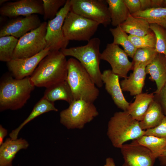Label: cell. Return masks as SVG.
<instances>
[{
	"instance_id": "obj_1",
	"label": "cell",
	"mask_w": 166,
	"mask_h": 166,
	"mask_svg": "<svg viewBox=\"0 0 166 166\" xmlns=\"http://www.w3.org/2000/svg\"><path fill=\"white\" fill-rule=\"evenodd\" d=\"M67 60L59 51L50 52L30 77L35 86L47 88L66 80Z\"/></svg>"
},
{
	"instance_id": "obj_2",
	"label": "cell",
	"mask_w": 166,
	"mask_h": 166,
	"mask_svg": "<svg viewBox=\"0 0 166 166\" xmlns=\"http://www.w3.org/2000/svg\"><path fill=\"white\" fill-rule=\"evenodd\" d=\"M35 87L30 77L17 79L11 74L5 76L0 83V111L22 108L30 98Z\"/></svg>"
},
{
	"instance_id": "obj_3",
	"label": "cell",
	"mask_w": 166,
	"mask_h": 166,
	"mask_svg": "<svg viewBox=\"0 0 166 166\" xmlns=\"http://www.w3.org/2000/svg\"><path fill=\"white\" fill-rule=\"evenodd\" d=\"M66 81L72 91L74 100L83 99L93 102L99 91L89 74L80 62L74 58L67 60Z\"/></svg>"
},
{
	"instance_id": "obj_4",
	"label": "cell",
	"mask_w": 166,
	"mask_h": 166,
	"mask_svg": "<svg viewBox=\"0 0 166 166\" xmlns=\"http://www.w3.org/2000/svg\"><path fill=\"white\" fill-rule=\"evenodd\" d=\"M144 134L139 121L127 111L115 113L108 123L107 134L115 148H120L126 142L137 139Z\"/></svg>"
},
{
	"instance_id": "obj_5",
	"label": "cell",
	"mask_w": 166,
	"mask_h": 166,
	"mask_svg": "<svg viewBox=\"0 0 166 166\" xmlns=\"http://www.w3.org/2000/svg\"><path fill=\"white\" fill-rule=\"evenodd\" d=\"M100 44V39L94 38L84 45L66 48L60 50L65 57L71 56L78 60L89 74L98 88L101 87L103 85L100 68L101 60Z\"/></svg>"
},
{
	"instance_id": "obj_6",
	"label": "cell",
	"mask_w": 166,
	"mask_h": 166,
	"mask_svg": "<svg viewBox=\"0 0 166 166\" xmlns=\"http://www.w3.org/2000/svg\"><path fill=\"white\" fill-rule=\"evenodd\" d=\"M69 104L60 113V123L68 129H82L99 115L93 102L78 99Z\"/></svg>"
},
{
	"instance_id": "obj_7",
	"label": "cell",
	"mask_w": 166,
	"mask_h": 166,
	"mask_svg": "<svg viewBox=\"0 0 166 166\" xmlns=\"http://www.w3.org/2000/svg\"><path fill=\"white\" fill-rule=\"evenodd\" d=\"M100 24L91 20L70 11L63 26L64 35L69 41H89Z\"/></svg>"
},
{
	"instance_id": "obj_8",
	"label": "cell",
	"mask_w": 166,
	"mask_h": 166,
	"mask_svg": "<svg viewBox=\"0 0 166 166\" xmlns=\"http://www.w3.org/2000/svg\"><path fill=\"white\" fill-rule=\"evenodd\" d=\"M47 25L45 21L42 22L38 27L20 37L14 50L13 59L30 57L46 48Z\"/></svg>"
},
{
	"instance_id": "obj_9",
	"label": "cell",
	"mask_w": 166,
	"mask_h": 166,
	"mask_svg": "<svg viewBox=\"0 0 166 166\" xmlns=\"http://www.w3.org/2000/svg\"><path fill=\"white\" fill-rule=\"evenodd\" d=\"M70 11L106 27L111 23L108 5L104 0H70Z\"/></svg>"
},
{
	"instance_id": "obj_10",
	"label": "cell",
	"mask_w": 166,
	"mask_h": 166,
	"mask_svg": "<svg viewBox=\"0 0 166 166\" xmlns=\"http://www.w3.org/2000/svg\"><path fill=\"white\" fill-rule=\"evenodd\" d=\"M70 1L67 0L56 16L48 20L45 39L46 47H49L50 52L66 48L69 44V41L65 38L62 27L65 17L70 11Z\"/></svg>"
},
{
	"instance_id": "obj_11",
	"label": "cell",
	"mask_w": 166,
	"mask_h": 166,
	"mask_svg": "<svg viewBox=\"0 0 166 166\" xmlns=\"http://www.w3.org/2000/svg\"><path fill=\"white\" fill-rule=\"evenodd\" d=\"M128 55L119 45L113 42L108 43L101 55V59L108 62L110 65L112 71L119 77L124 78L131 70L132 65L128 58Z\"/></svg>"
},
{
	"instance_id": "obj_12",
	"label": "cell",
	"mask_w": 166,
	"mask_h": 166,
	"mask_svg": "<svg viewBox=\"0 0 166 166\" xmlns=\"http://www.w3.org/2000/svg\"><path fill=\"white\" fill-rule=\"evenodd\" d=\"M124 162L122 166H154L156 158L145 147L135 140L120 148Z\"/></svg>"
},
{
	"instance_id": "obj_13",
	"label": "cell",
	"mask_w": 166,
	"mask_h": 166,
	"mask_svg": "<svg viewBox=\"0 0 166 166\" xmlns=\"http://www.w3.org/2000/svg\"><path fill=\"white\" fill-rule=\"evenodd\" d=\"M46 47L40 53L30 57L13 59L7 62L11 74L15 79H22L31 76L41 61L50 52Z\"/></svg>"
},
{
	"instance_id": "obj_14",
	"label": "cell",
	"mask_w": 166,
	"mask_h": 166,
	"mask_svg": "<svg viewBox=\"0 0 166 166\" xmlns=\"http://www.w3.org/2000/svg\"><path fill=\"white\" fill-rule=\"evenodd\" d=\"M43 15V2L41 0H20L8 2L0 8V14L2 16L15 18L33 14Z\"/></svg>"
},
{
	"instance_id": "obj_15",
	"label": "cell",
	"mask_w": 166,
	"mask_h": 166,
	"mask_svg": "<svg viewBox=\"0 0 166 166\" xmlns=\"http://www.w3.org/2000/svg\"><path fill=\"white\" fill-rule=\"evenodd\" d=\"M37 14L18 17L7 22L1 28L0 37L11 36L20 38L25 34L38 27L42 23Z\"/></svg>"
},
{
	"instance_id": "obj_16",
	"label": "cell",
	"mask_w": 166,
	"mask_h": 166,
	"mask_svg": "<svg viewBox=\"0 0 166 166\" xmlns=\"http://www.w3.org/2000/svg\"><path fill=\"white\" fill-rule=\"evenodd\" d=\"M119 77L110 69L105 70L102 73L101 79L105 85V89L111 96L114 104L123 111H127L130 103L124 96Z\"/></svg>"
},
{
	"instance_id": "obj_17",
	"label": "cell",
	"mask_w": 166,
	"mask_h": 166,
	"mask_svg": "<svg viewBox=\"0 0 166 166\" xmlns=\"http://www.w3.org/2000/svg\"><path fill=\"white\" fill-rule=\"evenodd\" d=\"M148 64L142 63L134 69L132 73L122 80L120 83L123 91L136 96L142 93L146 75L145 68Z\"/></svg>"
},
{
	"instance_id": "obj_18",
	"label": "cell",
	"mask_w": 166,
	"mask_h": 166,
	"mask_svg": "<svg viewBox=\"0 0 166 166\" xmlns=\"http://www.w3.org/2000/svg\"><path fill=\"white\" fill-rule=\"evenodd\" d=\"M147 74L155 82L156 89L154 94L158 93L166 83V58L163 54L158 53L152 61L146 67Z\"/></svg>"
},
{
	"instance_id": "obj_19",
	"label": "cell",
	"mask_w": 166,
	"mask_h": 166,
	"mask_svg": "<svg viewBox=\"0 0 166 166\" xmlns=\"http://www.w3.org/2000/svg\"><path fill=\"white\" fill-rule=\"evenodd\" d=\"M28 142L22 138L12 140L7 138L0 147V166H12V161L19 151L26 149Z\"/></svg>"
},
{
	"instance_id": "obj_20",
	"label": "cell",
	"mask_w": 166,
	"mask_h": 166,
	"mask_svg": "<svg viewBox=\"0 0 166 166\" xmlns=\"http://www.w3.org/2000/svg\"><path fill=\"white\" fill-rule=\"evenodd\" d=\"M154 98V93H142L135 96L134 101L130 103L127 111L133 118L140 122Z\"/></svg>"
},
{
	"instance_id": "obj_21",
	"label": "cell",
	"mask_w": 166,
	"mask_h": 166,
	"mask_svg": "<svg viewBox=\"0 0 166 166\" xmlns=\"http://www.w3.org/2000/svg\"><path fill=\"white\" fill-rule=\"evenodd\" d=\"M50 111L57 112L58 109L54 106V103L42 97L35 105L26 119L17 128L13 130L10 133V138L12 140L17 139L20 131L26 124L39 115Z\"/></svg>"
},
{
	"instance_id": "obj_22",
	"label": "cell",
	"mask_w": 166,
	"mask_h": 166,
	"mask_svg": "<svg viewBox=\"0 0 166 166\" xmlns=\"http://www.w3.org/2000/svg\"><path fill=\"white\" fill-rule=\"evenodd\" d=\"M43 97L53 103L56 101L61 100L69 104L74 100L71 89L66 80L46 88Z\"/></svg>"
},
{
	"instance_id": "obj_23",
	"label": "cell",
	"mask_w": 166,
	"mask_h": 166,
	"mask_svg": "<svg viewBox=\"0 0 166 166\" xmlns=\"http://www.w3.org/2000/svg\"><path fill=\"white\" fill-rule=\"evenodd\" d=\"M164 116L160 105L154 99L139 122L140 127L145 131L155 127L161 123Z\"/></svg>"
},
{
	"instance_id": "obj_24",
	"label": "cell",
	"mask_w": 166,
	"mask_h": 166,
	"mask_svg": "<svg viewBox=\"0 0 166 166\" xmlns=\"http://www.w3.org/2000/svg\"><path fill=\"white\" fill-rule=\"evenodd\" d=\"M120 26L126 33L137 36L146 35L152 31L150 24L145 20L134 17L131 14Z\"/></svg>"
},
{
	"instance_id": "obj_25",
	"label": "cell",
	"mask_w": 166,
	"mask_h": 166,
	"mask_svg": "<svg viewBox=\"0 0 166 166\" xmlns=\"http://www.w3.org/2000/svg\"><path fill=\"white\" fill-rule=\"evenodd\" d=\"M110 14L111 23L114 27L120 26L131 14L124 0H106Z\"/></svg>"
},
{
	"instance_id": "obj_26",
	"label": "cell",
	"mask_w": 166,
	"mask_h": 166,
	"mask_svg": "<svg viewBox=\"0 0 166 166\" xmlns=\"http://www.w3.org/2000/svg\"><path fill=\"white\" fill-rule=\"evenodd\" d=\"M131 15L144 19L150 24H156L166 28V8H150Z\"/></svg>"
},
{
	"instance_id": "obj_27",
	"label": "cell",
	"mask_w": 166,
	"mask_h": 166,
	"mask_svg": "<svg viewBox=\"0 0 166 166\" xmlns=\"http://www.w3.org/2000/svg\"><path fill=\"white\" fill-rule=\"evenodd\" d=\"M135 140L149 150L156 159L166 149V139L144 135Z\"/></svg>"
},
{
	"instance_id": "obj_28",
	"label": "cell",
	"mask_w": 166,
	"mask_h": 166,
	"mask_svg": "<svg viewBox=\"0 0 166 166\" xmlns=\"http://www.w3.org/2000/svg\"><path fill=\"white\" fill-rule=\"evenodd\" d=\"M109 31L113 38V43L121 45L128 56L132 58L137 49L129 40L128 36L119 26L111 28Z\"/></svg>"
},
{
	"instance_id": "obj_29",
	"label": "cell",
	"mask_w": 166,
	"mask_h": 166,
	"mask_svg": "<svg viewBox=\"0 0 166 166\" xmlns=\"http://www.w3.org/2000/svg\"><path fill=\"white\" fill-rule=\"evenodd\" d=\"M18 39L11 36L0 37V60L7 62L13 59Z\"/></svg>"
},
{
	"instance_id": "obj_30",
	"label": "cell",
	"mask_w": 166,
	"mask_h": 166,
	"mask_svg": "<svg viewBox=\"0 0 166 166\" xmlns=\"http://www.w3.org/2000/svg\"><path fill=\"white\" fill-rule=\"evenodd\" d=\"M157 53L154 48L137 49L132 58V70L142 63L149 64Z\"/></svg>"
},
{
	"instance_id": "obj_31",
	"label": "cell",
	"mask_w": 166,
	"mask_h": 166,
	"mask_svg": "<svg viewBox=\"0 0 166 166\" xmlns=\"http://www.w3.org/2000/svg\"><path fill=\"white\" fill-rule=\"evenodd\" d=\"M150 27L156 38L155 51L163 54L166 58V29L154 24H150Z\"/></svg>"
},
{
	"instance_id": "obj_32",
	"label": "cell",
	"mask_w": 166,
	"mask_h": 166,
	"mask_svg": "<svg viewBox=\"0 0 166 166\" xmlns=\"http://www.w3.org/2000/svg\"><path fill=\"white\" fill-rule=\"evenodd\" d=\"M67 0H42L44 10L43 19L45 21L53 19L59 9L65 4Z\"/></svg>"
},
{
	"instance_id": "obj_33",
	"label": "cell",
	"mask_w": 166,
	"mask_h": 166,
	"mask_svg": "<svg viewBox=\"0 0 166 166\" xmlns=\"http://www.w3.org/2000/svg\"><path fill=\"white\" fill-rule=\"evenodd\" d=\"M128 38L137 49L141 48H155L156 38L153 32L143 36H137L129 35Z\"/></svg>"
},
{
	"instance_id": "obj_34",
	"label": "cell",
	"mask_w": 166,
	"mask_h": 166,
	"mask_svg": "<svg viewBox=\"0 0 166 166\" xmlns=\"http://www.w3.org/2000/svg\"><path fill=\"white\" fill-rule=\"evenodd\" d=\"M144 135H152L166 139V116H165L161 123L157 126L145 131Z\"/></svg>"
},
{
	"instance_id": "obj_35",
	"label": "cell",
	"mask_w": 166,
	"mask_h": 166,
	"mask_svg": "<svg viewBox=\"0 0 166 166\" xmlns=\"http://www.w3.org/2000/svg\"><path fill=\"white\" fill-rule=\"evenodd\" d=\"M154 99L160 104L164 114L166 116V83L158 93L155 94Z\"/></svg>"
},
{
	"instance_id": "obj_36",
	"label": "cell",
	"mask_w": 166,
	"mask_h": 166,
	"mask_svg": "<svg viewBox=\"0 0 166 166\" xmlns=\"http://www.w3.org/2000/svg\"><path fill=\"white\" fill-rule=\"evenodd\" d=\"M124 2L131 14L141 11L140 0H124Z\"/></svg>"
},
{
	"instance_id": "obj_37",
	"label": "cell",
	"mask_w": 166,
	"mask_h": 166,
	"mask_svg": "<svg viewBox=\"0 0 166 166\" xmlns=\"http://www.w3.org/2000/svg\"><path fill=\"white\" fill-rule=\"evenodd\" d=\"M141 6V11L152 8L151 0H140Z\"/></svg>"
},
{
	"instance_id": "obj_38",
	"label": "cell",
	"mask_w": 166,
	"mask_h": 166,
	"mask_svg": "<svg viewBox=\"0 0 166 166\" xmlns=\"http://www.w3.org/2000/svg\"><path fill=\"white\" fill-rule=\"evenodd\" d=\"M7 134V130L3 128L1 125H0V146L3 143V139Z\"/></svg>"
},
{
	"instance_id": "obj_39",
	"label": "cell",
	"mask_w": 166,
	"mask_h": 166,
	"mask_svg": "<svg viewBox=\"0 0 166 166\" xmlns=\"http://www.w3.org/2000/svg\"><path fill=\"white\" fill-rule=\"evenodd\" d=\"M158 158L160 165L162 166H166V149Z\"/></svg>"
},
{
	"instance_id": "obj_40",
	"label": "cell",
	"mask_w": 166,
	"mask_h": 166,
	"mask_svg": "<svg viewBox=\"0 0 166 166\" xmlns=\"http://www.w3.org/2000/svg\"><path fill=\"white\" fill-rule=\"evenodd\" d=\"M152 8H163V0H151Z\"/></svg>"
},
{
	"instance_id": "obj_41",
	"label": "cell",
	"mask_w": 166,
	"mask_h": 166,
	"mask_svg": "<svg viewBox=\"0 0 166 166\" xmlns=\"http://www.w3.org/2000/svg\"><path fill=\"white\" fill-rule=\"evenodd\" d=\"M103 166H116V165L113 159L109 157L106 159L105 163Z\"/></svg>"
},
{
	"instance_id": "obj_42",
	"label": "cell",
	"mask_w": 166,
	"mask_h": 166,
	"mask_svg": "<svg viewBox=\"0 0 166 166\" xmlns=\"http://www.w3.org/2000/svg\"><path fill=\"white\" fill-rule=\"evenodd\" d=\"M9 0H0V5L2 6L6 3L9 2Z\"/></svg>"
},
{
	"instance_id": "obj_43",
	"label": "cell",
	"mask_w": 166,
	"mask_h": 166,
	"mask_svg": "<svg viewBox=\"0 0 166 166\" xmlns=\"http://www.w3.org/2000/svg\"><path fill=\"white\" fill-rule=\"evenodd\" d=\"M163 8H166V0H163Z\"/></svg>"
},
{
	"instance_id": "obj_44",
	"label": "cell",
	"mask_w": 166,
	"mask_h": 166,
	"mask_svg": "<svg viewBox=\"0 0 166 166\" xmlns=\"http://www.w3.org/2000/svg\"><path fill=\"white\" fill-rule=\"evenodd\" d=\"M165 28L166 29V28Z\"/></svg>"
}]
</instances>
